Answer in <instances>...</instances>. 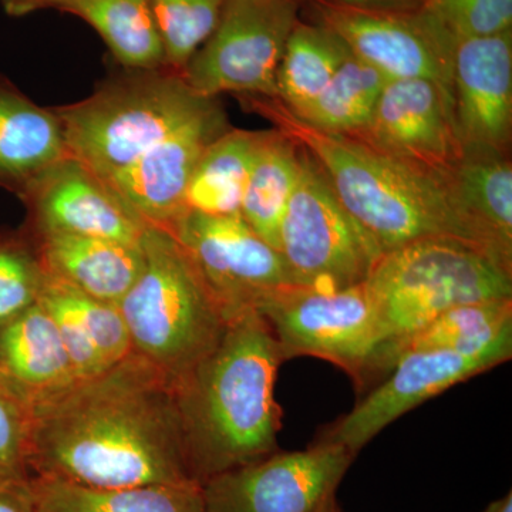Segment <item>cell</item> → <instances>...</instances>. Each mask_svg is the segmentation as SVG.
I'll return each mask as SVG.
<instances>
[{"label":"cell","instance_id":"cell-1","mask_svg":"<svg viewBox=\"0 0 512 512\" xmlns=\"http://www.w3.org/2000/svg\"><path fill=\"white\" fill-rule=\"evenodd\" d=\"M28 467L97 490L195 483L173 380L134 352L80 380L30 414Z\"/></svg>","mask_w":512,"mask_h":512},{"label":"cell","instance_id":"cell-2","mask_svg":"<svg viewBox=\"0 0 512 512\" xmlns=\"http://www.w3.org/2000/svg\"><path fill=\"white\" fill-rule=\"evenodd\" d=\"M285 360L268 323L251 311L232 319L217 348L174 383L195 483L279 450L275 383Z\"/></svg>","mask_w":512,"mask_h":512},{"label":"cell","instance_id":"cell-3","mask_svg":"<svg viewBox=\"0 0 512 512\" xmlns=\"http://www.w3.org/2000/svg\"><path fill=\"white\" fill-rule=\"evenodd\" d=\"M239 100L311 154L343 207L383 254L424 238H453L476 247L451 201L447 173L423 170L355 137L320 131L278 99Z\"/></svg>","mask_w":512,"mask_h":512},{"label":"cell","instance_id":"cell-4","mask_svg":"<svg viewBox=\"0 0 512 512\" xmlns=\"http://www.w3.org/2000/svg\"><path fill=\"white\" fill-rule=\"evenodd\" d=\"M143 268L117 308L133 352L177 382L205 359L229 320L170 231L147 227Z\"/></svg>","mask_w":512,"mask_h":512},{"label":"cell","instance_id":"cell-5","mask_svg":"<svg viewBox=\"0 0 512 512\" xmlns=\"http://www.w3.org/2000/svg\"><path fill=\"white\" fill-rule=\"evenodd\" d=\"M218 100L194 92L183 74L168 67L121 69L86 99L53 110L69 156L101 178L133 163Z\"/></svg>","mask_w":512,"mask_h":512},{"label":"cell","instance_id":"cell-6","mask_svg":"<svg viewBox=\"0 0 512 512\" xmlns=\"http://www.w3.org/2000/svg\"><path fill=\"white\" fill-rule=\"evenodd\" d=\"M386 345L375 383L394 349L444 312L466 303L512 298V274L481 249L453 238H424L386 252L367 278Z\"/></svg>","mask_w":512,"mask_h":512},{"label":"cell","instance_id":"cell-7","mask_svg":"<svg viewBox=\"0 0 512 512\" xmlns=\"http://www.w3.org/2000/svg\"><path fill=\"white\" fill-rule=\"evenodd\" d=\"M366 281L335 291L288 286L268 296L256 312L268 323L286 360L295 356L328 360L366 392L375 383L386 345L382 319Z\"/></svg>","mask_w":512,"mask_h":512},{"label":"cell","instance_id":"cell-8","mask_svg":"<svg viewBox=\"0 0 512 512\" xmlns=\"http://www.w3.org/2000/svg\"><path fill=\"white\" fill-rule=\"evenodd\" d=\"M301 148V173L279 229V252L293 284L316 291L362 284L383 251L343 207L322 167Z\"/></svg>","mask_w":512,"mask_h":512},{"label":"cell","instance_id":"cell-9","mask_svg":"<svg viewBox=\"0 0 512 512\" xmlns=\"http://www.w3.org/2000/svg\"><path fill=\"white\" fill-rule=\"evenodd\" d=\"M298 22L299 0H227L217 28L181 74L201 96L276 99L279 63Z\"/></svg>","mask_w":512,"mask_h":512},{"label":"cell","instance_id":"cell-10","mask_svg":"<svg viewBox=\"0 0 512 512\" xmlns=\"http://www.w3.org/2000/svg\"><path fill=\"white\" fill-rule=\"evenodd\" d=\"M315 23L389 80L427 79L453 94L456 42L426 9L362 8L311 0Z\"/></svg>","mask_w":512,"mask_h":512},{"label":"cell","instance_id":"cell-11","mask_svg":"<svg viewBox=\"0 0 512 512\" xmlns=\"http://www.w3.org/2000/svg\"><path fill=\"white\" fill-rule=\"evenodd\" d=\"M220 303L229 322L272 293L296 286L281 252L249 227L241 214L187 211L171 229Z\"/></svg>","mask_w":512,"mask_h":512},{"label":"cell","instance_id":"cell-12","mask_svg":"<svg viewBox=\"0 0 512 512\" xmlns=\"http://www.w3.org/2000/svg\"><path fill=\"white\" fill-rule=\"evenodd\" d=\"M355 458L323 440L305 450L275 451L205 481L204 512H313L336 494Z\"/></svg>","mask_w":512,"mask_h":512},{"label":"cell","instance_id":"cell-13","mask_svg":"<svg viewBox=\"0 0 512 512\" xmlns=\"http://www.w3.org/2000/svg\"><path fill=\"white\" fill-rule=\"evenodd\" d=\"M512 346L480 350L420 349L397 357L390 372L338 421L326 427L318 440L348 448L353 456L387 426L414 407L508 362Z\"/></svg>","mask_w":512,"mask_h":512},{"label":"cell","instance_id":"cell-14","mask_svg":"<svg viewBox=\"0 0 512 512\" xmlns=\"http://www.w3.org/2000/svg\"><path fill=\"white\" fill-rule=\"evenodd\" d=\"M220 100L116 173L99 177L107 190L144 227L171 231L185 212V194L198 161L228 131Z\"/></svg>","mask_w":512,"mask_h":512},{"label":"cell","instance_id":"cell-15","mask_svg":"<svg viewBox=\"0 0 512 512\" xmlns=\"http://www.w3.org/2000/svg\"><path fill=\"white\" fill-rule=\"evenodd\" d=\"M353 137L431 173H447L464 156L453 94L427 79L389 80L369 124Z\"/></svg>","mask_w":512,"mask_h":512},{"label":"cell","instance_id":"cell-16","mask_svg":"<svg viewBox=\"0 0 512 512\" xmlns=\"http://www.w3.org/2000/svg\"><path fill=\"white\" fill-rule=\"evenodd\" d=\"M453 107L464 154L508 156L512 134V30L458 40Z\"/></svg>","mask_w":512,"mask_h":512},{"label":"cell","instance_id":"cell-17","mask_svg":"<svg viewBox=\"0 0 512 512\" xmlns=\"http://www.w3.org/2000/svg\"><path fill=\"white\" fill-rule=\"evenodd\" d=\"M30 234H73L140 244L144 227L99 177L72 156L40 175L19 198Z\"/></svg>","mask_w":512,"mask_h":512},{"label":"cell","instance_id":"cell-18","mask_svg":"<svg viewBox=\"0 0 512 512\" xmlns=\"http://www.w3.org/2000/svg\"><path fill=\"white\" fill-rule=\"evenodd\" d=\"M0 377L30 414L80 382L52 316L39 302L0 328Z\"/></svg>","mask_w":512,"mask_h":512},{"label":"cell","instance_id":"cell-19","mask_svg":"<svg viewBox=\"0 0 512 512\" xmlns=\"http://www.w3.org/2000/svg\"><path fill=\"white\" fill-rule=\"evenodd\" d=\"M39 303L52 316L77 379L100 375L133 353L126 322L114 303L94 299L47 272Z\"/></svg>","mask_w":512,"mask_h":512},{"label":"cell","instance_id":"cell-20","mask_svg":"<svg viewBox=\"0 0 512 512\" xmlns=\"http://www.w3.org/2000/svg\"><path fill=\"white\" fill-rule=\"evenodd\" d=\"M451 201L471 241L512 274V165L501 154H464L447 171Z\"/></svg>","mask_w":512,"mask_h":512},{"label":"cell","instance_id":"cell-21","mask_svg":"<svg viewBox=\"0 0 512 512\" xmlns=\"http://www.w3.org/2000/svg\"><path fill=\"white\" fill-rule=\"evenodd\" d=\"M67 156L53 107L39 106L0 74V190L22 197L33 181Z\"/></svg>","mask_w":512,"mask_h":512},{"label":"cell","instance_id":"cell-22","mask_svg":"<svg viewBox=\"0 0 512 512\" xmlns=\"http://www.w3.org/2000/svg\"><path fill=\"white\" fill-rule=\"evenodd\" d=\"M32 237L47 274L99 301L117 305L143 268L141 242L126 244L59 232Z\"/></svg>","mask_w":512,"mask_h":512},{"label":"cell","instance_id":"cell-23","mask_svg":"<svg viewBox=\"0 0 512 512\" xmlns=\"http://www.w3.org/2000/svg\"><path fill=\"white\" fill-rule=\"evenodd\" d=\"M53 10L92 26L121 69L167 67L150 0H60Z\"/></svg>","mask_w":512,"mask_h":512},{"label":"cell","instance_id":"cell-24","mask_svg":"<svg viewBox=\"0 0 512 512\" xmlns=\"http://www.w3.org/2000/svg\"><path fill=\"white\" fill-rule=\"evenodd\" d=\"M266 131L229 128L212 141L191 175L185 210L198 214H241L242 197Z\"/></svg>","mask_w":512,"mask_h":512},{"label":"cell","instance_id":"cell-25","mask_svg":"<svg viewBox=\"0 0 512 512\" xmlns=\"http://www.w3.org/2000/svg\"><path fill=\"white\" fill-rule=\"evenodd\" d=\"M37 512H204L197 483L97 490L53 478H30Z\"/></svg>","mask_w":512,"mask_h":512},{"label":"cell","instance_id":"cell-26","mask_svg":"<svg viewBox=\"0 0 512 512\" xmlns=\"http://www.w3.org/2000/svg\"><path fill=\"white\" fill-rule=\"evenodd\" d=\"M301 163L302 148L295 140L276 128L266 131L242 197L241 217L278 251L279 229Z\"/></svg>","mask_w":512,"mask_h":512},{"label":"cell","instance_id":"cell-27","mask_svg":"<svg viewBox=\"0 0 512 512\" xmlns=\"http://www.w3.org/2000/svg\"><path fill=\"white\" fill-rule=\"evenodd\" d=\"M349 55L348 46L330 30L299 20L279 63L276 99L302 117Z\"/></svg>","mask_w":512,"mask_h":512},{"label":"cell","instance_id":"cell-28","mask_svg":"<svg viewBox=\"0 0 512 512\" xmlns=\"http://www.w3.org/2000/svg\"><path fill=\"white\" fill-rule=\"evenodd\" d=\"M504 346H512V298L466 303L444 312L400 342L394 349L390 369L397 357L410 350L480 352Z\"/></svg>","mask_w":512,"mask_h":512},{"label":"cell","instance_id":"cell-29","mask_svg":"<svg viewBox=\"0 0 512 512\" xmlns=\"http://www.w3.org/2000/svg\"><path fill=\"white\" fill-rule=\"evenodd\" d=\"M387 82L379 70L350 52L311 109L298 119L325 133L356 136L372 119Z\"/></svg>","mask_w":512,"mask_h":512},{"label":"cell","instance_id":"cell-30","mask_svg":"<svg viewBox=\"0 0 512 512\" xmlns=\"http://www.w3.org/2000/svg\"><path fill=\"white\" fill-rule=\"evenodd\" d=\"M227 0H150L168 69L183 73L212 35Z\"/></svg>","mask_w":512,"mask_h":512},{"label":"cell","instance_id":"cell-31","mask_svg":"<svg viewBox=\"0 0 512 512\" xmlns=\"http://www.w3.org/2000/svg\"><path fill=\"white\" fill-rule=\"evenodd\" d=\"M45 279V266L28 229L0 231V328L39 302Z\"/></svg>","mask_w":512,"mask_h":512},{"label":"cell","instance_id":"cell-32","mask_svg":"<svg viewBox=\"0 0 512 512\" xmlns=\"http://www.w3.org/2000/svg\"><path fill=\"white\" fill-rule=\"evenodd\" d=\"M423 8L456 43L512 30V0H429Z\"/></svg>","mask_w":512,"mask_h":512},{"label":"cell","instance_id":"cell-33","mask_svg":"<svg viewBox=\"0 0 512 512\" xmlns=\"http://www.w3.org/2000/svg\"><path fill=\"white\" fill-rule=\"evenodd\" d=\"M30 412L0 377V477L29 480Z\"/></svg>","mask_w":512,"mask_h":512},{"label":"cell","instance_id":"cell-34","mask_svg":"<svg viewBox=\"0 0 512 512\" xmlns=\"http://www.w3.org/2000/svg\"><path fill=\"white\" fill-rule=\"evenodd\" d=\"M0 512H37L30 478L0 477Z\"/></svg>","mask_w":512,"mask_h":512},{"label":"cell","instance_id":"cell-35","mask_svg":"<svg viewBox=\"0 0 512 512\" xmlns=\"http://www.w3.org/2000/svg\"><path fill=\"white\" fill-rule=\"evenodd\" d=\"M60 0H0L3 10L10 18H23L45 9H55Z\"/></svg>","mask_w":512,"mask_h":512},{"label":"cell","instance_id":"cell-36","mask_svg":"<svg viewBox=\"0 0 512 512\" xmlns=\"http://www.w3.org/2000/svg\"><path fill=\"white\" fill-rule=\"evenodd\" d=\"M338 2L362 6V8L416 10L423 8L429 0H338Z\"/></svg>","mask_w":512,"mask_h":512},{"label":"cell","instance_id":"cell-37","mask_svg":"<svg viewBox=\"0 0 512 512\" xmlns=\"http://www.w3.org/2000/svg\"><path fill=\"white\" fill-rule=\"evenodd\" d=\"M483 512H512V493L508 491L504 497L498 498L487 505Z\"/></svg>","mask_w":512,"mask_h":512},{"label":"cell","instance_id":"cell-38","mask_svg":"<svg viewBox=\"0 0 512 512\" xmlns=\"http://www.w3.org/2000/svg\"><path fill=\"white\" fill-rule=\"evenodd\" d=\"M313 512H342L339 507L338 500H336V494L329 495L322 504L319 505Z\"/></svg>","mask_w":512,"mask_h":512}]
</instances>
